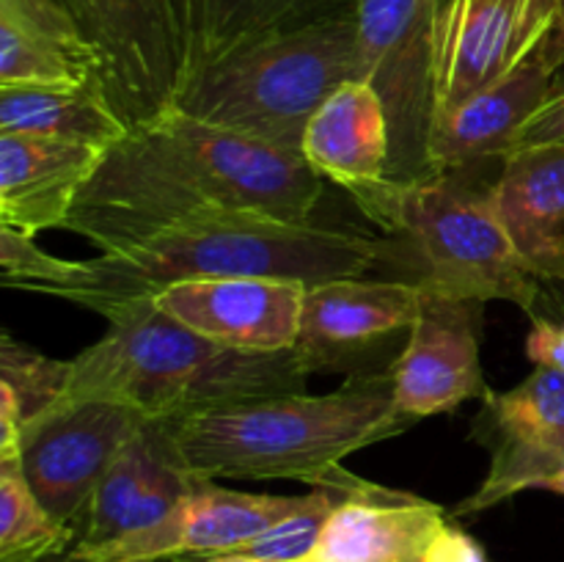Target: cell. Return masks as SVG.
Listing matches in <instances>:
<instances>
[{"instance_id":"1","label":"cell","mask_w":564,"mask_h":562,"mask_svg":"<svg viewBox=\"0 0 564 562\" xmlns=\"http://www.w3.org/2000/svg\"><path fill=\"white\" fill-rule=\"evenodd\" d=\"M319 196L323 176L301 154L171 108L105 152L61 229L116 251L207 215L312 224Z\"/></svg>"},{"instance_id":"16","label":"cell","mask_w":564,"mask_h":562,"mask_svg":"<svg viewBox=\"0 0 564 562\" xmlns=\"http://www.w3.org/2000/svg\"><path fill=\"white\" fill-rule=\"evenodd\" d=\"M202 483L182 457L169 422L149 419L99 479L72 549H99L152 527Z\"/></svg>"},{"instance_id":"26","label":"cell","mask_w":564,"mask_h":562,"mask_svg":"<svg viewBox=\"0 0 564 562\" xmlns=\"http://www.w3.org/2000/svg\"><path fill=\"white\" fill-rule=\"evenodd\" d=\"M0 268H3V287L42 295L47 287L72 279L80 270V259L53 257L39 248L36 235H28L14 226H0Z\"/></svg>"},{"instance_id":"34","label":"cell","mask_w":564,"mask_h":562,"mask_svg":"<svg viewBox=\"0 0 564 562\" xmlns=\"http://www.w3.org/2000/svg\"><path fill=\"white\" fill-rule=\"evenodd\" d=\"M556 88H564V72H562V77H560V86H556Z\"/></svg>"},{"instance_id":"29","label":"cell","mask_w":564,"mask_h":562,"mask_svg":"<svg viewBox=\"0 0 564 562\" xmlns=\"http://www.w3.org/2000/svg\"><path fill=\"white\" fill-rule=\"evenodd\" d=\"M540 490H551V494L564 496V457L560 461V466H556L554 472H551V477L545 479L543 488H540Z\"/></svg>"},{"instance_id":"25","label":"cell","mask_w":564,"mask_h":562,"mask_svg":"<svg viewBox=\"0 0 564 562\" xmlns=\"http://www.w3.org/2000/svg\"><path fill=\"white\" fill-rule=\"evenodd\" d=\"M75 529L64 527L33 494L20 457L0 461V562H42L75 545Z\"/></svg>"},{"instance_id":"7","label":"cell","mask_w":564,"mask_h":562,"mask_svg":"<svg viewBox=\"0 0 564 562\" xmlns=\"http://www.w3.org/2000/svg\"><path fill=\"white\" fill-rule=\"evenodd\" d=\"M358 80L369 83L389 116V182L435 176V11L438 0H352Z\"/></svg>"},{"instance_id":"30","label":"cell","mask_w":564,"mask_h":562,"mask_svg":"<svg viewBox=\"0 0 564 562\" xmlns=\"http://www.w3.org/2000/svg\"><path fill=\"white\" fill-rule=\"evenodd\" d=\"M176 562H264V560H253V556H242V554H215V556H202V560H176Z\"/></svg>"},{"instance_id":"20","label":"cell","mask_w":564,"mask_h":562,"mask_svg":"<svg viewBox=\"0 0 564 562\" xmlns=\"http://www.w3.org/2000/svg\"><path fill=\"white\" fill-rule=\"evenodd\" d=\"M102 61L61 0H0V88L102 83Z\"/></svg>"},{"instance_id":"18","label":"cell","mask_w":564,"mask_h":562,"mask_svg":"<svg viewBox=\"0 0 564 562\" xmlns=\"http://www.w3.org/2000/svg\"><path fill=\"white\" fill-rule=\"evenodd\" d=\"M108 149L0 132V226L61 229Z\"/></svg>"},{"instance_id":"27","label":"cell","mask_w":564,"mask_h":562,"mask_svg":"<svg viewBox=\"0 0 564 562\" xmlns=\"http://www.w3.org/2000/svg\"><path fill=\"white\" fill-rule=\"evenodd\" d=\"M556 314H534V328L527 336V356L534 367H549L564 372V309Z\"/></svg>"},{"instance_id":"28","label":"cell","mask_w":564,"mask_h":562,"mask_svg":"<svg viewBox=\"0 0 564 562\" xmlns=\"http://www.w3.org/2000/svg\"><path fill=\"white\" fill-rule=\"evenodd\" d=\"M534 143H564V88H556L554 97L529 119L518 136L516 149L534 147Z\"/></svg>"},{"instance_id":"24","label":"cell","mask_w":564,"mask_h":562,"mask_svg":"<svg viewBox=\"0 0 564 562\" xmlns=\"http://www.w3.org/2000/svg\"><path fill=\"white\" fill-rule=\"evenodd\" d=\"M72 361H58L0 334V461L20 457L22 424L36 419L69 389Z\"/></svg>"},{"instance_id":"12","label":"cell","mask_w":564,"mask_h":562,"mask_svg":"<svg viewBox=\"0 0 564 562\" xmlns=\"http://www.w3.org/2000/svg\"><path fill=\"white\" fill-rule=\"evenodd\" d=\"M485 303L455 301L424 292L405 347L391 361L394 406L411 422L449 413L468 400H485L490 386L482 372Z\"/></svg>"},{"instance_id":"32","label":"cell","mask_w":564,"mask_h":562,"mask_svg":"<svg viewBox=\"0 0 564 562\" xmlns=\"http://www.w3.org/2000/svg\"><path fill=\"white\" fill-rule=\"evenodd\" d=\"M551 287H554V292H551V295H554L556 309H564V284H551Z\"/></svg>"},{"instance_id":"9","label":"cell","mask_w":564,"mask_h":562,"mask_svg":"<svg viewBox=\"0 0 564 562\" xmlns=\"http://www.w3.org/2000/svg\"><path fill=\"white\" fill-rule=\"evenodd\" d=\"M147 422L143 413L121 402L64 397L22 424V474L39 501L77 534L99 479Z\"/></svg>"},{"instance_id":"5","label":"cell","mask_w":564,"mask_h":562,"mask_svg":"<svg viewBox=\"0 0 564 562\" xmlns=\"http://www.w3.org/2000/svg\"><path fill=\"white\" fill-rule=\"evenodd\" d=\"M358 80L350 9L264 36L207 66L187 83L185 114L301 154L303 132L325 99Z\"/></svg>"},{"instance_id":"17","label":"cell","mask_w":564,"mask_h":562,"mask_svg":"<svg viewBox=\"0 0 564 562\" xmlns=\"http://www.w3.org/2000/svg\"><path fill=\"white\" fill-rule=\"evenodd\" d=\"M562 72L564 39L554 36L510 75L441 116L430 143L435 174L507 158L529 119L554 97Z\"/></svg>"},{"instance_id":"31","label":"cell","mask_w":564,"mask_h":562,"mask_svg":"<svg viewBox=\"0 0 564 562\" xmlns=\"http://www.w3.org/2000/svg\"><path fill=\"white\" fill-rule=\"evenodd\" d=\"M42 562H86V560H77V556H72L69 551L66 554H58V556H47V560ZM160 562H176V560H160Z\"/></svg>"},{"instance_id":"23","label":"cell","mask_w":564,"mask_h":562,"mask_svg":"<svg viewBox=\"0 0 564 562\" xmlns=\"http://www.w3.org/2000/svg\"><path fill=\"white\" fill-rule=\"evenodd\" d=\"M127 130L130 127L110 105L102 83L80 88H0V132L64 138L110 149Z\"/></svg>"},{"instance_id":"14","label":"cell","mask_w":564,"mask_h":562,"mask_svg":"<svg viewBox=\"0 0 564 562\" xmlns=\"http://www.w3.org/2000/svg\"><path fill=\"white\" fill-rule=\"evenodd\" d=\"M308 281L284 275H224L165 287L152 298L198 336L237 353L295 350Z\"/></svg>"},{"instance_id":"3","label":"cell","mask_w":564,"mask_h":562,"mask_svg":"<svg viewBox=\"0 0 564 562\" xmlns=\"http://www.w3.org/2000/svg\"><path fill=\"white\" fill-rule=\"evenodd\" d=\"M102 339L72 358L66 397H102L152 422L306 391L308 369L295 350L237 353L165 314L154 301L102 314Z\"/></svg>"},{"instance_id":"33","label":"cell","mask_w":564,"mask_h":562,"mask_svg":"<svg viewBox=\"0 0 564 562\" xmlns=\"http://www.w3.org/2000/svg\"><path fill=\"white\" fill-rule=\"evenodd\" d=\"M334 3L339 6V9H350V3H352V0H334Z\"/></svg>"},{"instance_id":"22","label":"cell","mask_w":564,"mask_h":562,"mask_svg":"<svg viewBox=\"0 0 564 562\" xmlns=\"http://www.w3.org/2000/svg\"><path fill=\"white\" fill-rule=\"evenodd\" d=\"M191 77L264 36L341 11L334 0H176Z\"/></svg>"},{"instance_id":"21","label":"cell","mask_w":564,"mask_h":562,"mask_svg":"<svg viewBox=\"0 0 564 562\" xmlns=\"http://www.w3.org/2000/svg\"><path fill=\"white\" fill-rule=\"evenodd\" d=\"M301 158L352 198L383 187L389 182L391 136L380 94L364 80L336 88L308 121Z\"/></svg>"},{"instance_id":"13","label":"cell","mask_w":564,"mask_h":562,"mask_svg":"<svg viewBox=\"0 0 564 562\" xmlns=\"http://www.w3.org/2000/svg\"><path fill=\"white\" fill-rule=\"evenodd\" d=\"M419 281H367L364 275L308 284L295 353L308 372L364 367L394 336L411 334L422 309Z\"/></svg>"},{"instance_id":"6","label":"cell","mask_w":564,"mask_h":562,"mask_svg":"<svg viewBox=\"0 0 564 562\" xmlns=\"http://www.w3.org/2000/svg\"><path fill=\"white\" fill-rule=\"evenodd\" d=\"M383 229L400 231L424 264V292L455 301H507L538 314L543 281L523 268L494 207L490 185L468 169L441 171L411 185L386 182L356 198Z\"/></svg>"},{"instance_id":"10","label":"cell","mask_w":564,"mask_h":562,"mask_svg":"<svg viewBox=\"0 0 564 562\" xmlns=\"http://www.w3.org/2000/svg\"><path fill=\"white\" fill-rule=\"evenodd\" d=\"M345 499L306 562H490L455 516L424 496L336 472Z\"/></svg>"},{"instance_id":"11","label":"cell","mask_w":564,"mask_h":562,"mask_svg":"<svg viewBox=\"0 0 564 562\" xmlns=\"http://www.w3.org/2000/svg\"><path fill=\"white\" fill-rule=\"evenodd\" d=\"M554 36L564 39L562 0H438L435 121L510 75Z\"/></svg>"},{"instance_id":"19","label":"cell","mask_w":564,"mask_h":562,"mask_svg":"<svg viewBox=\"0 0 564 562\" xmlns=\"http://www.w3.org/2000/svg\"><path fill=\"white\" fill-rule=\"evenodd\" d=\"M490 196L523 268L564 284V143L512 149Z\"/></svg>"},{"instance_id":"2","label":"cell","mask_w":564,"mask_h":562,"mask_svg":"<svg viewBox=\"0 0 564 562\" xmlns=\"http://www.w3.org/2000/svg\"><path fill=\"white\" fill-rule=\"evenodd\" d=\"M380 257L369 237L264 215L224 213L191 218L116 251L80 259V270L42 295L97 314L152 301L165 287L224 275H284L308 284L367 275Z\"/></svg>"},{"instance_id":"15","label":"cell","mask_w":564,"mask_h":562,"mask_svg":"<svg viewBox=\"0 0 564 562\" xmlns=\"http://www.w3.org/2000/svg\"><path fill=\"white\" fill-rule=\"evenodd\" d=\"M301 501L303 496L248 494L204 479L187 499L152 527L99 549H69V554L86 562L202 560L229 554L268 532Z\"/></svg>"},{"instance_id":"35","label":"cell","mask_w":564,"mask_h":562,"mask_svg":"<svg viewBox=\"0 0 564 562\" xmlns=\"http://www.w3.org/2000/svg\"><path fill=\"white\" fill-rule=\"evenodd\" d=\"M562 6H564V0H562Z\"/></svg>"},{"instance_id":"8","label":"cell","mask_w":564,"mask_h":562,"mask_svg":"<svg viewBox=\"0 0 564 562\" xmlns=\"http://www.w3.org/2000/svg\"><path fill=\"white\" fill-rule=\"evenodd\" d=\"M102 61V86L127 127L176 108L187 88V39L176 0H61Z\"/></svg>"},{"instance_id":"4","label":"cell","mask_w":564,"mask_h":562,"mask_svg":"<svg viewBox=\"0 0 564 562\" xmlns=\"http://www.w3.org/2000/svg\"><path fill=\"white\" fill-rule=\"evenodd\" d=\"M394 406L391 375L358 372L330 395H281L169 422L193 474L204 479H297L323 485L347 455L411 428Z\"/></svg>"}]
</instances>
